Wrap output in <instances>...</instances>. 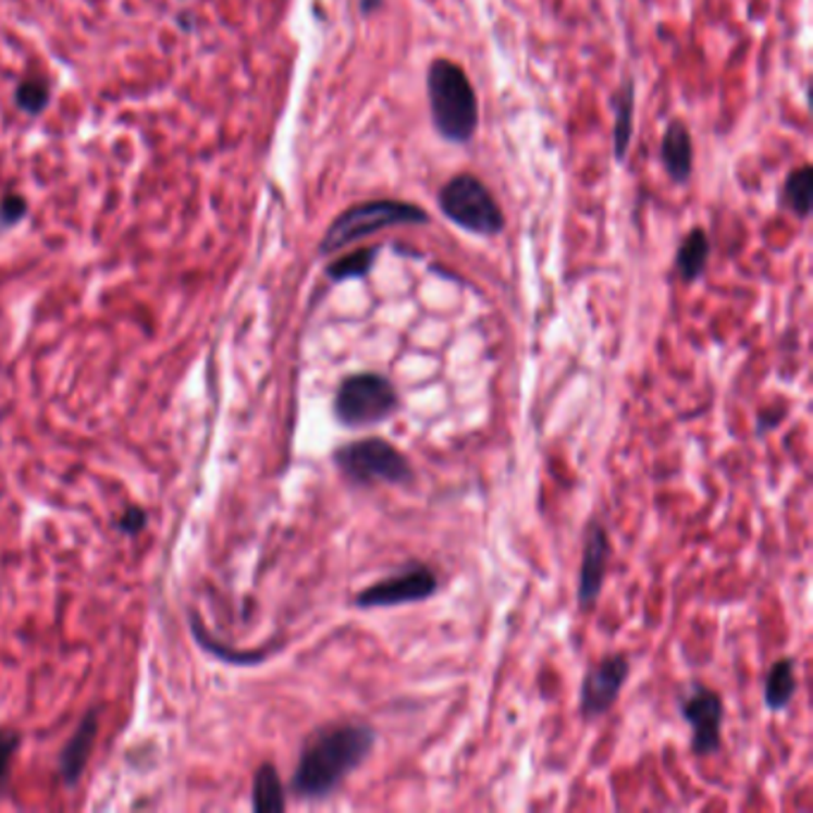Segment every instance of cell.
<instances>
[{
    "mask_svg": "<svg viewBox=\"0 0 813 813\" xmlns=\"http://www.w3.org/2000/svg\"><path fill=\"white\" fill-rule=\"evenodd\" d=\"M378 732L368 723H330L312 732L292 778V792L301 799H324L372 752Z\"/></svg>",
    "mask_w": 813,
    "mask_h": 813,
    "instance_id": "6da1fadb",
    "label": "cell"
},
{
    "mask_svg": "<svg viewBox=\"0 0 813 813\" xmlns=\"http://www.w3.org/2000/svg\"><path fill=\"white\" fill-rule=\"evenodd\" d=\"M428 101L434 130L446 141L466 144L480 127V103L468 74L454 60L436 58L428 67Z\"/></svg>",
    "mask_w": 813,
    "mask_h": 813,
    "instance_id": "7a4b0ae2",
    "label": "cell"
},
{
    "mask_svg": "<svg viewBox=\"0 0 813 813\" xmlns=\"http://www.w3.org/2000/svg\"><path fill=\"white\" fill-rule=\"evenodd\" d=\"M402 408V394L396 384L380 372H354L342 380L334 394V418L344 428L362 430L394 418Z\"/></svg>",
    "mask_w": 813,
    "mask_h": 813,
    "instance_id": "3957f363",
    "label": "cell"
},
{
    "mask_svg": "<svg viewBox=\"0 0 813 813\" xmlns=\"http://www.w3.org/2000/svg\"><path fill=\"white\" fill-rule=\"evenodd\" d=\"M430 215L424 208L408 204V201H396V198H378V201H366L354 208L344 210L336 218L324 239L320 244L322 254H334L342 251L344 246L366 239L370 234H378L386 227H402V224H428Z\"/></svg>",
    "mask_w": 813,
    "mask_h": 813,
    "instance_id": "277c9868",
    "label": "cell"
},
{
    "mask_svg": "<svg viewBox=\"0 0 813 813\" xmlns=\"http://www.w3.org/2000/svg\"><path fill=\"white\" fill-rule=\"evenodd\" d=\"M334 466L348 482L370 484H396L406 486L412 482L410 460L402 448H396L382 436H366L340 446L334 452Z\"/></svg>",
    "mask_w": 813,
    "mask_h": 813,
    "instance_id": "5b68a950",
    "label": "cell"
},
{
    "mask_svg": "<svg viewBox=\"0 0 813 813\" xmlns=\"http://www.w3.org/2000/svg\"><path fill=\"white\" fill-rule=\"evenodd\" d=\"M436 201H440L446 220H452L456 227L472 234L494 236L506 224L502 206L496 204L494 194L475 174H458V177L448 180L440 189Z\"/></svg>",
    "mask_w": 813,
    "mask_h": 813,
    "instance_id": "8992f818",
    "label": "cell"
},
{
    "mask_svg": "<svg viewBox=\"0 0 813 813\" xmlns=\"http://www.w3.org/2000/svg\"><path fill=\"white\" fill-rule=\"evenodd\" d=\"M440 590L436 572L422 563H408L404 570H398L390 578L372 582L366 590L358 592L354 606L358 608H390L404 604H418L430 599Z\"/></svg>",
    "mask_w": 813,
    "mask_h": 813,
    "instance_id": "52a82bcc",
    "label": "cell"
},
{
    "mask_svg": "<svg viewBox=\"0 0 813 813\" xmlns=\"http://www.w3.org/2000/svg\"><path fill=\"white\" fill-rule=\"evenodd\" d=\"M630 678V661L623 654H611L584 673L580 685V716L594 720L618 702L625 680Z\"/></svg>",
    "mask_w": 813,
    "mask_h": 813,
    "instance_id": "ba28073f",
    "label": "cell"
},
{
    "mask_svg": "<svg viewBox=\"0 0 813 813\" xmlns=\"http://www.w3.org/2000/svg\"><path fill=\"white\" fill-rule=\"evenodd\" d=\"M682 718L692 728V752L694 756H711L720 752V732L725 718V704L718 692L697 685L690 697L680 704Z\"/></svg>",
    "mask_w": 813,
    "mask_h": 813,
    "instance_id": "9c48e42d",
    "label": "cell"
},
{
    "mask_svg": "<svg viewBox=\"0 0 813 813\" xmlns=\"http://www.w3.org/2000/svg\"><path fill=\"white\" fill-rule=\"evenodd\" d=\"M608 558H611L608 532L606 528H602V525L594 522L584 534L580 578H578V604L582 611H590L599 602V596H602Z\"/></svg>",
    "mask_w": 813,
    "mask_h": 813,
    "instance_id": "30bf717a",
    "label": "cell"
},
{
    "mask_svg": "<svg viewBox=\"0 0 813 813\" xmlns=\"http://www.w3.org/2000/svg\"><path fill=\"white\" fill-rule=\"evenodd\" d=\"M661 160L673 182L685 184L687 180H690L692 165H694V148H692L690 130L685 127V122L673 120L668 124V130L666 134H663V141H661Z\"/></svg>",
    "mask_w": 813,
    "mask_h": 813,
    "instance_id": "8fae6325",
    "label": "cell"
},
{
    "mask_svg": "<svg viewBox=\"0 0 813 813\" xmlns=\"http://www.w3.org/2000/svg\"><path fill=\"white\" fill-rule=\"evenodd\" d=\"M96 728H98L96 711L86 713L82 725L77 728V732H74V737L67 742V747L62 749V754H60V775H62V780H65L67 785H74V783L79 780V775H82V771L86 766V761H89V754H91Z\"/></svg>",
    "mask_w": 813,
    "mask_h": 813,
    "instance_id": "7c38bea8",
    "label": "cell"
},
{
    "mask_svg": "<svg viewBox=\"0 0 813 813\" xmlns=\"http://www.w3.org/2000/svg\"><path fill=\"white\" fill-rule=\"evenodd\" d=\"M709 256H711L709 236L702 227H694L690 234L685 236L678 254H675V268H678L680 278L685 282H694L704 274Z\"/></svg>",
    "mask_w": 813,
    "mask_h": 813,
    "instance_id": "4fadbf2b",
    "label": "cell"
},
{
    "mask_svg": "<svg viewBox=\"0 0 813 813\" xmlns=\"http://www.w3.org/2000/svg\"><path fill=\"white\" fill-rule=\"evenodd\" d=\"M797 692L794 680V661L780 658L775 661L766 675V687H763V702L771 711H783L790 706L792 697Z\"/></svg>",
    "mask_w": 813,
    "mask_h": 813,
    "instance_id": "5bb4252c",
    "label": "cell"
},
{
    "mask_svg": "<svg viewBox=\"0 0 813 813\" xmlns=\"http://www.w3.org/2000/svg\"><path fill=\"white\" fill-rule=\"evenodd\" d=\"M632 112H635V84L625 82L616 98V127H613V153L623 162L628 156L632 139Z\"/></svg>",
    "mask_w": 813,
    "mask_h": 813,
    "instance_id": "9a60e30c",
    "label": "cell"
},
{
    "mask_svg": "<svg viewBox=\"0 0 813 813\" xmlns=\"http://www.w3.org/2000/svg\"><path fill=\"white\" fill-rule=\"evenodd\" d=\"M254 809L256 811H284L286 799L282 780L272 763H262L254 780Z\"/></svg>",
    "mask_w": 813,
    "mask_h": 813,
    "instance_id": "2e32d148",
    "label": "cell"
},
{
    "mask_svg": "<svg viewBox=\"0 0 813 813\" xmlns=\"http://www.w3.org/2000/svg\"><path fill=\"white\" fill-rule=\"evenodd\" d=\"M811 194H813V170L809 165H802L799 170L790 172V177L785 182V204L794 215L802 220L809 218L811 212Z\"/></svg>",
    "mask_w": 813,
    "mask_h": 813,
    "instance_id": "e0dca14e",
    "label": "cell"
},
{
    "mask_svg": "<svg viewBox=\"0 0 813 813\" xmlns=\"http://www.w3.org/2000/svg\"><path fill=\"white\" fill-rule=\"evenodd\" d=\"M374 258H378V248H360V251L348 254L340 260H334L328 268V278L332 282H346V280H360L372 270Z\"/></svg>",
    "mask_w": 813,
    "mask_h": 813,
    "instance_id": "ac0fdd59",
    "label": "cell"
},
{
    "mask_svg": "<svg viewBox=\"0 0 813 813\" xmlns=\"http://www.w3.org/2000/svg\"><path fill=\"white\" fill-rule=\"evenodd\" d=\"M17 103L29 115H39L48 106V86L44 82H24L17 86Z\"/></svg>",
    "mask_w": 813,
    "mask_h": 813,
    "instance_id": "d6986e66",
    "label": "cell"
},
{
    "mask_svg": "<svg viewBox=\"0 0 813 813\" xmlns=\"http://www.w3.org/2000/svg\"><path fill=\"white\" fill-rule=\"evenodd\" d=\"M17 747H20L17 732H12V730L0 732V787L5 785L10 763H12V754L17 752Z\"/></svg>",
    "mask_w": 813,
    "mask_h": 813,
    "instance_id": "ffe728a7",
    "label": "cell"
},
{
    "mask_svg": "<svg viewBox=\"0 0 813 813\" xmlns=\"http://www.w3.org/2000/svg\"><path fill=\"white\" fill-rule=\"evenodd\" d=\"M144 525H146V513H144L141 508H130V510L124 513V516L120 518L118 528H120L122 532H127V534H136V532H139V530L144 528Z\"/></svg>",
    "mask_w": 813,
    "mask_h": 813,
    "instance_id": "44dd1931",
    "label": "cell"
},
{
    "mask_svg": "<svg viewBox=\"0 0 813 813\" xmlns=\"http://www.w3.org/2000/svg\"><path fill=\"white\" fill-rule=\"evenodd\" d=\"M22 215H24V201H22V198L10 196V198H5L3 204H0V218H3L8 224L17 222Z\"/></svg>",
    "mask_w": 813,
    "mask_h": 813,
    "instance_id": "7402d4cb",
    "label": "cell"
},
{
    "mask_svg": "<svg viewBox=\"0 0 813 813\" xmlns=\"http://www.w3.org/2000/svg\"><path fill=\"white\" fill-rule=\"evenodd\" d=\"M372 3H380V0H362V12H370L372 10Z\"/></svg>",
    "mask_w": 813,
    "mask_h": 813,
    "instance_id": "603a6c76",
    "label": "cell"
}]
</instances>
